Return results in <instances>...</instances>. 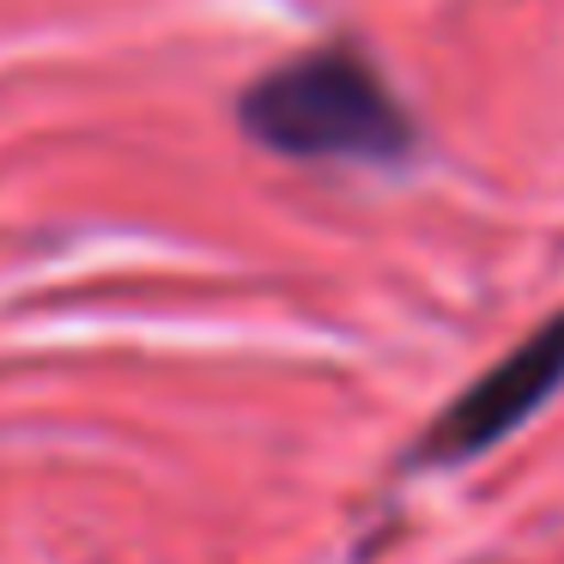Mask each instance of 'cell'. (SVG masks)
Instances as JSON below:
<instances>
[{
  "instance_id": "obj_1",
  "label": "cell",
  "mask_w": 564,
  "mask_h": 564,
  "mask_svg": "<svg viewBox=\"0 0 564 564\" xmlns=\"http://www.w3.org/2000/svg\"><path fill=\"white\" fill-rule=\"evenodd\" d=\"M243 128L280 159L401 164L413 152V116L365 50H310L280 62L243 91Z\"/></svg>"
},
{
  "instance_id": "obj_2",
  "label": "cell",
  "mask_w": 564,
  "mask_h": 564,
  "mask_svg": "<svg viewBox=\"0 0 564 564\" xmlns=\"http://www.w3.org/2000/svg\"><path fill=\"white\" fill-rule=\"evenodd\" d=\"M558 389H564V316L546 322L540 334H528L510 358H498V365H491L486 377H479L474 389L437 419L431 449L462 462V455L510 437V431L522 425L534 406H546Z\"/></svg>"
}]
</instances>
